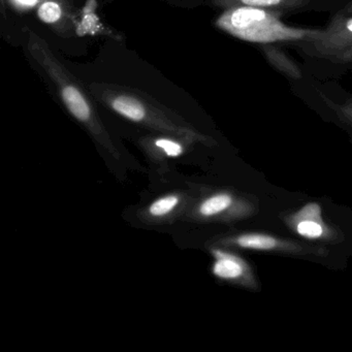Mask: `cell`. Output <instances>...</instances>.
Instances as JSON below:
<instances>
[{
  "label": "cell",
  "instance_id": "cell-1",
  "mask_svg": "<svg viewBox=\"0 0 352 352\" xmlns=\"http://www.w3.org/2000/svg\"><path fill=\"white\" fill-rule=\"evenodd\" d=\"M284 13L249 7H236L226 10L217 20L220 30L230 36L253 44L302 42L314 40L321 30L296 28L282 21Z\"/></svg>",
  "mask_w": 352,
  "mask_h": 352
},
{
  "label": "cell",
  "instance_id": "cell-2",
  "mask_svg": "<svg viewBox=\"0 0 352 352\" xmlns=\"http://www.w3.org/2000/svg\"><path fill=\"white\" fill-rule=\"evenodd\" d=\"M286 230L296 239L333 248L343 246L348 238L344 228L331 219L318 201H309L279 216Z\"/></svg>",
  "mask_w": 352,
  "mask_h": 352
},
{
  "label": "cell",
  "instance_id": "cell-3",
  "mask_svg": "<svg viewBox=\"0 0 352 352\" xmlns=\"http://www.w3.org/2000/svg\"><path fill=\"white\" fill-rule=\"evenodd\" d=\"M228 244L242 250L305 259L329 267H331V265H337L338 261H341L333 254L336 252L329 247L270 232H242L230 236Z\"/></svg>",
  "mask_w": 352,
  "mask_h": 352
},
{
  "label": "cell",
  "instance_id": "cell-4",
  "mask_svg": "<svg viewBox=\"0 0 352 352\" xmlns=\"http://www.w3.org/2000/svg\"><path fill=\"white\" fill-rule=\"evenodd\" d=\"M296 45L313 58L336 65L352 63V14L340 11L316 38Z\"/></svg>",
  "mask_w": 352,
  "mask_h": 352
},
{
  "label": "cell",
  "instance_id": "cell-5",
  "mask_svg": "<svg viewBox=\"0 0 352 352\" xmlns=\"http://www.w3.org/2000/svg\"><path fill=\"white\" fill-rule=\"evenodd\" d=\"M213 274L220 279L236 282L253 292H261V284L250 263L236 253L216 249Z\"/></svg>",
  "mask_w": 352,
  "mask_h": 352
},
{
  "label": "cell",
  "instance_id": "cell-6",
  "mask_svg": "<svg viewBox=\"0 0 352 352\" xmlns=\"http://www.w3.org/2000/svg\"><path fill=\"white\" fill-rule=\"evenodd\" d=\"M259 50L263 53L267 63L276 71L292 80H300L302 72L296 61L292 60L280 47L276 44L259 45Z\"/></svg>",
  "mask_w": 352,
  "mask_h": 352
},
{
  "label": "cell",
  "instance_id": "cell-7",
  "mask_svg": "<svg viewBox=\"0 0 352 352\" xmlns=\"http://www.w3.org/2000/svg\"><path fill=\"white\" fill-rule=\"evenodd\" d=\"M223 3L228 6V9L249 7L286 13L304 9L311 3V0H223Z\"/></svg>",
  "mask_w": 352,
  "mask_h": 352
},
{
  "label": "cell",
  "instance_id": "cell-8",
  "mask_svg": "<svg viewBox=\"0 0 352 352\" xmlns=\"http://www.w3.org/2000/svg\"><path fill=\"white\" fill-rule=\"evenodd\" d=\"M63 98L67 108L71 111L72 114L81 121L87 120L90 117V109L86 100L82 96L81 92L74 87L67 86L63 90Z\"/></svg>",
  "mask_w": 352,
  "mask_h": 352
},
{
  "label": "cell",
  "instance_id": "cell-9",
  "mask_svg": "<svg viewBox=\"0 0 352 352\" xmlns=\"http://www.w3.org/2000/svg\"><path fill=\"white\" fill-rule=\"evenodd\" d=\"M113 109L133 121H141L145 117V109L141 102L129 96H119L113 100Z\"/></svg>",
  "mask_w": 352,
  "mask_h": 352
},
{
  "label": "cell",
  "instance_id": "cell-10",
  "mask_svg": "<svg viewBox=\"0 0 352 352\" xmlns=\"http://www.w3.org/2000/svg\"><path fill=\"white\" fill-rule=\"evenodd\" d=\"M319 96L325 106L335 114L338 120L352 131V98L346 100L343 102H337L322 92H320Z\"/></svg>",
  "mask_w": 352,
  "mask_h": 352
},
{
  "label": "cell",
  "instance_id": "cell-11",
  "mask_svg": "<svg viewBox=\"0 0 352 352\" xmlns=\"http://www.w3.org/2000/svg\"><path fill=\"white\" fill-rule=\"evenodd\" d=\"M178 201V197H175V195H170V197L158 199L155 203L152 204L151 207H150V213L153 216L166 215L176 207Z\"/></svg>",
  "mask_w": 352,
  "mask_h": 352
},
{
  "label": "cell",
  "instance_id": "cell-12",
  "mask_svg": "<svg viewBox=\"0 0 352 352\" xmlns=\"http://www.w3.org/2000/svg\"><path fill=\"white\" fill-rule=\"evenodd\" d=\"M38 16L43 21L46 23H54L60 18L61 9L57 3H44L38 10Z\"/></svg>",
  "mask_w": 352,
  "mask_h": 352
},
{
  "label": "cell",
  "instance_id": "cell-13",
  "mask_svg": "<svg viewBox=\"0 0 352 352\" xmlns=\"http://www.w3.org/2000/svg\"><path fill=\"white\" fill-rule=\"evenodd\" d=\"M155 144L158 148L164 150V151L166 152L168 156H170V157H177V156L182 154L183 148L181 147L179 144L170 141V140H157V141L155 142Z\"/></svg>",
  "mask_w": 352,
  "mask_h": 352
},
{
  "label": "cell",
  "instance_id": "cell-14",
  "mask_svg": "<svg viewBox=\"0 0 352 352\" xmlns=\"http://www.w3.org/2000/svg\"><path fill=\"white\" fill-rule=\"evenodd\" d=\"M342 12L346 14H352V1L351 3H348V5L346 6V7L344 8L343 10H342Z\"/></svg>",
  "mask_w": 352,
  "mask_h": 352
},
{
  "label": "cell",
  "instance_id": "cell-15",
  "mask_svg": "<svg viewBox=\"0 0 352 352\" xmlns=\"http://www.w3.org/2000/svg\"><path fill=\"white\" fill-rule=\"evenodd\" d=\"M21 3H26V5H32L36 3V0H19Z\"/></svg>",
  "mask_w": 352,
  "mask_h": 352
}]
</instances>
